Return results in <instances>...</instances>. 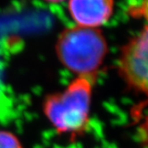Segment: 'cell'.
I'll use <instances>...</instances> for the list:
<instances>
[{"instance_id": "cell-6", "label": "cell", "mask_w": 148, "mask_h": 148, "mask_svg": "<svg viewBox=\"0 0 148 148\" xmlns=\"http://www.w3.org/2000/svg\"><path fill=\"white\" fill-rule=\"evenodd\" d=\"M138 134L144 148H148V112L144 116L138 127Z\"/></svg>"}, {"instance_id": "cell-7", "label": "cell", "mask_w": 148, "mask_h": 148, "mask_svg": "<svg viewBox=\"0 0 148 148\" xmlns=\"http://www.w3.org/2000/svg\"><path fill=\"white\" fill-rule=\"evenodd\" d=\"M135 14L136 15H141L148 21V0H145L143 4L135 9Z\"/></svg>"}, {"instance_id": "cell-8", "label": "cell", "mask_w": 148, "mask_h": 148, "mask_svg": "<svg viewBox=\"0 0 148 148\" xmlns=\"http://www.w3.org/2000/svg\"><path fill=\"white\" fill-rule=\"evenodd\" d=\"M45 1L48 3H60V2H62L63 0H45Z\"/></svg>"}, {"instance_id": "cell-1", "label": "cell", "mask_w": 148, "mask_h": 148, "mask_svg": "<svg viewBox=\"0 0 148 148\" xmlns=\"http://www.w3.org/2000/svg\"><path fill=\"white\" fill-rule=\"evenodd\" d=\"M92 78L78 77L62 92L51 94L43 103V112L60 134L82 135L89 121Z\"/></svg>"}, {"instance_id": "cell-3", "label": "cell", "mask_w": 148, "mask_h": 148, "mask_svg": "<svg viewBox=\"0 0 148 148\" xmlns=\"http://www.w3.org/2000/svg\"><path fill=\"white\" fill-rule=\"evenodd\" d=\"M119 67L130 87L148 95V25L122 48Z\"/></svg>"}, {"instance_id": "cell-2", "label": "cell", "mask_w": 148, "mask_h": 148, "mask_svg": "<svg viewBox=\"0 0 148 148\" xmlns=\"http://www.w3.org/2000/svg\"><path fill=\"white\" fill-rule=\"evenodd\" d=\"M106 53V40L97 28L76 26L66 29L56 42L59 60L79 77L95 79Z\"/></svg>"}, {"instance_id": "cell-4", "label": "cell", "mask_w": 148, "mask_h": 148, "mask_svg": "<svg viewBox=\"0 0 148 148\" xmlns=\"http://www.w3.org/2000/svg\"><path fill=\"white\" fill-rule=\"evenodd\" d=\"M69 10L78 26L97 28L112 16L113 0H70Z\"/></svg>"}, {"instance_id": "cell-5", "label": "cell", "mask_w": 148, "mask_h": 148, "mask_svg": "<svg viewBox=\"0 0 148 148\" xmlns=\"http://www.w3.org/2000/svg\"><path fill=\"white\" fill-rule=\"evenodd\" d=\"M0 148H23L18 137L10 131L0 130Z\"/></svg>"}]
</instances>
